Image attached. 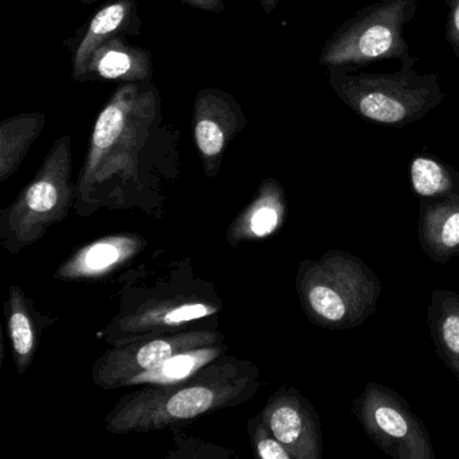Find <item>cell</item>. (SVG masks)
Returning a JSON list of instances; mask_svg holds the SVG:
<instances>
[{
  "label": "cell",
  "instance_id": "7a4b0ae2",
  "mask_svg": "<svg viewBox=\"0 0 459 459\" xmlns=\"http://www.w3.org/2000/svg\"><path fill=\"white\" fill-rule=\"evenodd\" d=\"M262 385L257 365L225 354L187 380L141 386L125 394L107 413L104 427L115 435L173 429L217 411L240 407Z\"/></svg>",
  "mask_w": 459,
  "mask_h": 459
},
{
  "label": "cell",
  "instance_id": "ffe728a7",
  "mask_svg": "<svg viewBox=\"0 0 459 459\" xmlns=\"http://www.w3.org/2000/svg\"><path fill=\"white\" fill-rule=\"evenodd\" d=\"M437 338L448 359L459 372V305L454 298H447L443 302L437 319Z\"/></svg>",
  "mask_w": 459,
  "mask_h": 459
},
{
  "label": "cell",
  "instance_id": "277c9868",
  "mask_svg": "<svg viewBox=\"0 0 459 459\" xmlns=\"http://www.w3.org/2000/svg\"><path fill=\"white\" fill-rule=\"evenodd\" d=\"M418 58L400 63L392 74H369L351 65L329 66L327 80L341 101L376 125L403 128L420 122L445 101L439 77L413 68Z\"/></svg>",
  "mask_w": 459,
  "mask_h": 459
},
{
  "label": "cell",
  "instance_id": "8fae6325",
  "mask_svg": "<svg viewBox=\"0 0 459 459\" xmlns=\"http://www.w3.org/2000/svg\"><path fill=\"white\" fill-rule=\"evenodd\" d=\"M292 459H319L321 429L310 403L295 389H281L259 413Z\"/></svg>",
  "mask_w": 459,
  "mask_h": 459
},
{
  "label": "cell",
  "instance_id": "9c48e42d",
  "mask_svg": "<svg viewBox=\"0 0 459 459\" xmlns=\"http://www.w3.org/2000/svg\"><path fill=\"white\" fill-rule=\"evenodd\" d=\"M368 434L394 458H434L427 432L408 408L385 389L369 385L359 407Z\"/></svg>",
  "mask_w": 459,
  "mask_h": 459
},
{
  "label": "cell",
  "instance_id": "2e32d148",
  "mask_svg": "<svg viewBox=\"0 0 459 459\" xmlns=\"http://www.w3.org/2000/svg\"><path fill=\"white\" fill-rule=\"evenodd\" d=\"M125 34L114 37L96 50L88 64L87 82H149L154 76L152 55L127 41Z\"/></svg>",
  "mask_w": 459,
  "mask_h": 459
},
{
  "label": "cell",
  "instance_id": "d4e9b609",
  "mask_svg": "<svg viewBox=\"0 0 459 459\" xmlns=\"http://www.w3.org/2000/svg\"><path fill=\"white\" fill-rule=\"evenodd\" d=\"M178 2L192 7V9L205 13H214V14H220V13L225 10L224 0H178Z\"/></svg>",
  "mask_w": 459,
  "mask_h": 459
},
{
  "label": "cell",
  "instance_id": "484cf974",
  "mask_svg": "<svg viewBox=\"0 0 459 459\" xmlns=\"http://www.w3.org/2000/svg\"><path fill=\"white\" fill-rule=\"evenodd\" d=\"M281 2V0H259L260 6H262L263 12H264L265 14H273V13L278 9Z\"/></svg>",
  "mask_w": 459,
  "mask_h": 459
},
{
  "label": "cell",
  "instance_id": "8992f818",
  "mask_svg": "<svg viewBox=\"0 0 459 459\" xmlns=\"http://www.w3.org/2000/svg\"><path fill=\"white\" fill-rule=\"evenodd\" d=\"M418 12V0H377L362 7L326 39L319 65L361 68L381 60H411L405 28Z\"/></svg>",
  "mask_w": 459,
  "mask_h": 459
},
{
  "label": "cell",
  "instance_id": "e0dca14e",
  "mask_svg": "<svg viewBox=\"0 0 459 459\" xmlns=\"http://www.w3.org/2000/svg\"><path fill=\"white\" fill-rule=\"evenodd\" d=\"M47 125L44 112H23L0 123V182L20 170Z\"/></svg>",
  "mask_w": 459,
  "mask_h": 459
},
{
  "label": "cell",
  "instance_id": "ba28073f",
  "mask_svg": "<svg viewBox=\"0 0 459 459\" xmlns=\"http://www.w3.org/2000/svg\"><path fill=\"white\" fill-rule=\"evenodd\" d=\"M224 341L225 335L219 329H195L111 346L93 364L92 381L104 391L126 388L131 378L178 351Z\"/></svg>",
  "mask_w": 459,
  "mask_h": 459
},
{
  "label": "cell",
  "instance_id": "52a82bcc",
  "mask_svg": "<svg viewBox=\"0 0 459 459\" xmlns=\"http://www.w3.org/2000/svg\"><path fill=\"white\" fill-rule=\"evenodd\" d=\"M297 287L308 318L327 327L359 324L373 311L378 292L375 276L343 254H327L321 262L302 263Z\"/></svg>",
  "mask_w": 459,
  "mask_h": 459
},
{
  "label": "cell",
  "instance_id": "5bb4252c",
  "mask_svg": "<svg viewBox=\"0 0 459 459\" xmlns=\"http://www.w3.org/2000/svg\"><path fill=\"white\" fill-rule=\"evenodd\" d=\"M286 216V195L276 179L265 178L257 187L251 203L238 214L227 230L230 247L254 243L270 238L283 225Z\"/></svg>",
  "mask_w": 459,
  "mask_h": 459
},
{
  "label": "cell",
  "instance_id": "4fadbf2b",
  "mask_svg": "<svg viewBox=\"0 0 459 459\" xmlns=\"http://www.w3.org/2000/svg\"><path fill=\"white\" fill-rule=\"evenodd\" d=\"M141 29L136 0H108L74 39L65 42L72 53V79L85 82L88 64L99 48L120 34L139 36Z\"/></svg>",
  "mask_w": 459,
  "mask_h": 459
},
{
  "label": "cell",
  "instance_id": "d6986e66",
  "mask_svg": "<svg viewBox=\"0 0 459 459\" xmlns=\"http://www.w3.org/2000/svg\"><path fill=\"white\" fill-rule=\"evenodd\" d=\"M411 182L413 190L421 197H432L450 189L453 177L437 160L418 157L411 163Z\"/></svg>",
  "mask_w": 459,
  "mask_h": 459
},
{
  "label": "cell",
  "instance_id": "7402d4cb",
  "mask_svg": "<svg viewBox=\"0 0 459 459\" xmlns=\"http://www.w3.org/2000/svg\"><path fill=\"white\" fill-rule=\"evenodd\" d=\"M176 442V448L168 454V458H182L185 453L195 448V458H217V459H230V456H235L233 451L228 450L224 447H217V446L211 445L205 440L195 439V437H181L176 434L174 437Z\"/></svg>",
  "mask_w": 459,
  "mask_h": 459
},
{
  "label": "cell",
  "instance_id": "30bf717a",
  "mask_svg": "<svg viewBox=\"0 0 459 459\" xmlns=\"http://www.w3.org/2000/svg\"><path fill=\"white\" fill-rule=\"evenodd\" d=\"M248 125L235 96L220 88H203L193 104L192 134L208 178H216L233 139Z\"/></svg>",
  "mask_w": 459,
  "mask_h": 459
},
{
  "label": "cell",
  "instance_id": "ac0fdd59",
  "mask_svg": "<svg viewBox=\"0 0 459 459\" xmlns=\"http://www.w3.org/2000/svg\"><path fill=\"white\" fill-rule=\"evenodd\" d=\"M228 349L227 343L219 342L178 351L157 367L131 378L127 386L169 385L187 380L198 370L225 356Z\"/></svg>",
  "mask_w": 459,
  "mask_h": 459
},
{
  "label": "cell",
  "instance_id": "cb8c5ba5",
  "mask_svg": "<svg viewBox=\"0 0 459 459\" xmlns=\"http://www.w3.org/2000/svg\"><path fill=\"white\" fill-rule=\"evenodd\" d=\"M440 243L446 248H455L459 246V209L451 212L443 220L439 230Z\"/></svg>",
  "mask_w": 459,
  "mask_h": 459
},
{
  "label": "cell",
  "instance_id": "9a60e30c",
  "mask_svg": "<svg viewBox=\"0 0 459 459\" xmlns=\"http://www.w3.org/2000/svg\"><path fill=\"white\" fill-rule=\"evenodd\" d=\"M4 316L15 368L18 375L22 376L33 364L42 333L55 324L56 319L42 316L34 300L17 284L9 287Z\"/></svg>",
  "mask_w": 459,
  "mask_h": 459
},
{
  "label": "cell",
  "instance_id": "7c38bea8",
  "mask_svg": "<svg viewBox=\"0 0 459 459\" xmlns=\"http://www.w3.org/2000/svg\"><path fill=\"white\" fill-rule=\"evenodd\" d=\"M147 240L134 232L104 236L80 247L61 263L53 278L61 281H96L131 264L146 249Z\"/></svg>",
  "mask_w": 459,
  "mask_h": 459
},
{
  "label": "cell",
  "instance_id": "5b68a950",
  "mask_svg": "<svg viewBox=\"0 0 459 459\" xmlns=\"http://www.w3.org/2000/svg\"><path fill=\"white\" fill-rule=\"evenodd\" d=\"M72 173V138L64 135L55 142L14 203L0 212V244L4 251L15 256L39 243L53 225L68 217L76 201Z\"/></svg>",
  "mask_w": 459,
  "mask_h": 459
},
{
  "label": "cell",
  "instance_id": "44dd1931",
  "mask_svg": "<svg viewBox=\"0 0 459 459\" xmlns=\"http://www.w3.org/2000/svg\"><path fill=\"white\" fill-rule=\"evenodd\" d=\"M248 432L251 437L255 455L260 459H292L291 454L276 439L260 415L248 421Z\"/></svg>",
  "mask_w": 459,
  "mask_h": 459
},
{
  "label": "cell",
  "instance_id": "6da1fadb",
  "mask_svg": "<svg viewBox=\"0 0 459 459\" xmlns=\"http://www.w3.org/2000/svg\"><path fill=\"white\" fill-rule=\"evenodd\" d=\"M181 170V131L166 117L157 85L125 82L96 117L74 209L80 217L139 211L162 219Z\"/></svg>",
  "mask_w": 459,
  "mask_h": 459
},
{
  "label": "cell",
  "instance_id": "603a6c76",
  "mask_svg": "<svg viewBox=\"0 0 459 459\" xmlns=\"http://www.w3.org/2000/svg\"><path fill=\"white\" fill-rule=\"evenodd\" d=\"M447 6L446 18V39L459 60V0H445Z\"/></svg>",
  "mask_w": 459,
  "mask_h": 459
},
{
  "label": "cell",
  "instance_id": "4316f807",
  "mask_svg": "<svg viewBox=\"0 0 459 459\" xmlns=\"http://www.w3.org/2000/svg\"><path fill=\"white\" fill-rule=\"evenodd\" d=\"M64 2H80L82 4H95L99 0H64Z\"/></svg>",
  "mask_w": 459,
  "mask_h": 459
},
{
  "label": "cell",
  "instance_id": "3957f363",
  "mask_svg": "<svg viewBox=\"0 0 459 459\" xmlns=\"http://www.w3.org/2000/svg\"><path fill=\"white\" fill-rule=\"evenodd\" d=\"M222 308L216 286L198 276L190 260L171 263L152 276L149 270L128 271L104 338L117 346L185 330L219 329Z\"/></svg>",
  "mask_w": 459,
  "mask_h": 459
}]
</instances>
